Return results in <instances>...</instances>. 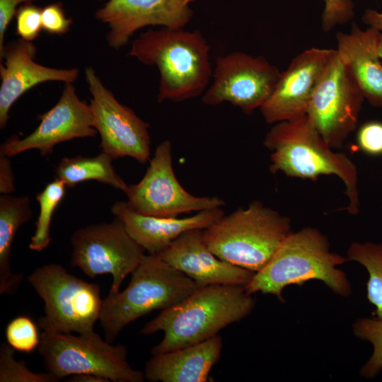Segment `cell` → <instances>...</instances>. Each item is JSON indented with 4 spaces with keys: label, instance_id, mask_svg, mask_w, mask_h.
Returning <instances> with one entry per match:
<instances>
[{
    "label": "cell",
    "instance_id": "6da1fadb",
    "mask_svg": "<svg viewBox=\"0 0 382 382\" xmlns=\"http://www.w3.org/2000/svg\"><path fill=\"white\" fill-rule=\"evenodd\" d=\"M255 300L244 286L212 284L197 288L179 303L161 312L141 329L142 335L164 333L151 349L158 354L190 346L218 335L249 316Z\"/></svg>",
    "mask_w": 382,
    "mask_h": 382
},
{
    "label": "cell",
    "instance_id": "7a4b0ae2",
    "mask_svg": "<svg viewBox=\"0 0 382 382\" xmlns=\"http://www.w3.org/2000/svg\"><path fill=\"white\" fill-rule=\"evenodd\" d=\"M210 47L199 30L163 27L142 33L128 55L158 67L157 100L182 102L200 96L212 75Z\"/></svg>",
    "mask_w": 382,
    "mask_h": 382
},
{
    "label": "cell",
    "instance_id": "3957f363",
    "mask_svg": "<svg viewBox=\"0 0 382 382\" xmlns=\"http://www.w3.org/2000/svg\"><path fill=\"white\" fill-rule=\"evenodd\" d=\"M347 261V257L330 251L328 238L322 232L305 227L286 236L245 289L250 294L261 292L284 301L286 286L315 279L323 282L337 295L347 297L352 294L351 283L337 267Z\"/></svg>",
    "mask_w": 382,
    "mask_h": 382
},
{
    "label": "cell",
    "instance_id": "277c9868",
    "mask_svg": "<svg viewBox=\"0 0 382 382\" xmlns=\"http://www.w3.org/2000/svg\"><path fill=\"white\" fill-rule=\"evenodd\" d=\"M265 146L271 151L270 170L315 180L320 175H335L345 186L346 209L359 212L358 172L344 153L335 152L310 122L307 115L275 123L267 134Z\"/></svg>",
    "mask_w": 382,
    "mask_h": 382
},
{
    "label": "cell",
    "instance_id": "5b68a950",
    "mask_svg": "<svg viewBox=\"0 0 382 382\" xmlns=\"http://www.w3.org/2000/svg\"><path fill=\"white\" fill-rule=\"evenodd\" d=\"M291 232L288 217L254 201L222 216L202 230V238L219 258L256 273Z\"/></svg>",
    "mask_w": 382,
    "mask_h": 382
},
{
    "label": "cell",
    "instance_id": "8992f818",
    "mask_svg": "<svg viewBox=\"0 0 382 382\" xmlns=\"http://www.w3.org/2000/svg\"><path fill=\"white\" fill-rule=\"evenodd\" d=\"M131 274L122 291L109 294L103 301L99 320L111 343L132 322L179 303L197 289L190 278L156 255H145Z\"/></svg>",
    "mask_w": 382,
    "mask_h": 382
},
{
    "label": "cell",
    "instance_id": "52a82bcc",
    "mask_svg": "<svg viewBox=\"0 0 382 382\" xmlns=\"http://www.w3.org/2000/svg\"><path fill=\"white\" fill-rule=\"evenodd\" d=\"M28 281L45 303V314L37 320L43 332L94 331L103 301L98 284L86 282L55 263L37 267Z\"/></svg>",
    "mask_w": 382,
    "mask_h": 382
},
{
    "label": "cell",
    "instance_id": "ba28073f",
    "mask_svg": "<svg viewBox=\"0 0 382 382\" xmlns=\"http://www.w3.org/2000/svg\"><path fill=\"white\" fill-rule=\"evenodd\" d=\"M47 371L58 381L79 374H92L113 382H144V373L127 360L123 345L103 340L94 331L78 334L42 332L37 347Z\"/></svg>",
    "mask_w": 382,
    "mask_h": 382
},
{
    "label": "cell",
    "instance_id": "9c48e42d",
    "mask_svg": "<svg viewBox=\"0 0 382 382\" xmlns=\"http://www.w3.org/2000/svg\"><path fill=\"white\" fill-rule=\"evenodd\" d=\"M71 243L72 267L91 278L111 274L110 294L120 291L124 279L138 267L146 252L117 218L79 228L72 234Z\"/></svg>",
    "mask_w": 382,
    "mask_h": 382
},
{
    "label": "cell",
    "instance_id": "30bf717a",
    "mask_svg": "<svg viewBox=\"0 0 382 382\" xmlns=\"http://www.w3.org/2000/svg\"><path fill=\"white\" fill-rule=\"evenodd\" d=\"M125 194L127 203L134 211L160 217L221 208L225 204L217 196H195L182 187L173 170L169 140L157 146L144 177L128 185Z\"/></svg>",
    "mask_w": 382,
    "mask_h": 382
},
{
    "label": "cell",
    "instance_id": "8fae6325",
    "mask_svg": "<svg viewBox=\"0 0 382 382\" xmlns=\"http://www.w3.org/2000/svg\"><path fill=\"white\" fill-rule=\"evenodd\" d=\"M364 95L337 51L322 76L306 115L332 149H340L355 130Z\"/></svg>",
    "mask_w": 382,
    "mask_h": 382
},
{
    "label": "cell",
    "instance_id": "7c38bea8",
    "mask_svg": "<svg viewBox=\"0 0 382 382\" xmlns=\"http://www.w3.org/2000/svg\"><path fill=\"white\" fill-rule=\"evenodd\" d=\"M212 76L202 102L207 105L230 103L250 115L270 98L280 72L263 57L233 52L216 59Z\"/></svg>",
    "mask_w": 382,
    "mask_h": 382
},
{
    "label": "cell",
    "instance_id": "4fadbf2b",
    "mask_svg": "<svg viewBox=\"0 0 382 382\" xmlns=\"http://www.w3.org/2000/svg\"><path fill=\"white\" fill-rule=\"evenodd\" d=\"M85 76L92 96L89 105L93 127L100 136L101 151L114 159L129 156L145 163L151 151L149 125L115 98L92 67L86 68Z\"/></svg>",
    "mask_w": 382,
    "mask_h": 382
},
{
    "label": "cell",
    "instance_id": "5bb4252c",
    "mask_svg": "<svg viewBox=\"0 0 382 382\" xmlns=\"http://www.w3.org/2000/svg\"><path fill=\"white\" fill-rule=\"evenodd\" d=\"M38 127L25 138L13 135L0 146V154L12 157L30 149H37L45 156L62 142L76 138L96 137L89 105L81 101L74 86L65 83L58 102L39 117Z\"/></svg>",
    "mask_w": 382,
    "mask_h": 382
},
{
    "label": "cell",
    "instance_id": "9a60e30c",
    "mask_svg": "<svg viewBox=\"0 0 382 382\" xmlns=\"http://www.w3.org/2000/svg\"><path fill=\"white\" fill-rule=\"evenodd\" d=\"M336 50L312 47L296 55L260 108L269 124L306 115L314 92Z\"/></svg>",
    "mask_w": 382,
    "mask_h": 382
},
{
    "label": "cell",
    "instance_id": "2e32d148",
    "mask_svg": "<svg viewBox=\"0 0 382 382\" xmlns=\"http://www.w3.org/2000/svg\"><path fill=\"white\" fill-rule=\"evenodd\" d=\"M195 1L108 0L98 8L95 16L109 28L108 45L119 50L145 26L183 28L192 18L190 4Z\"/></svg>",
    "mask_w": 382,
    "mask_h": 382
},
{
    "label": "cell",
    "instance_id": "e0dca14e",
    "mask_svg": "<svg viewBox=\"0 0 382 382\" xmlns=\"http://www.w3.org/2000/svg\"><path fill=\"white\" fill-rule=\"evenodd\" d=\"M156 255L190 278L197 288L212 284L245 286L255 274L216 257L205 244L202 229L185 232Z\"/></svg>",
    "mask_w": 382,
    "mask_h": 382
},
{
    "label": "cell",
    "instance_id": "ac0fdd59",
    "mask_svg": "<svg viewBox=\"0 0 382 382\" xmlns=\"http://www.w3.org/2000/svg\"><path fill=\"white\" fill-rule=\"evenodd\" d=\"M37 48L32 41L20 38L5 45L0 54V128L4 129L13 103L28 90L49 81L71 83L79 74L78 69H54L34 62Z\"/></svg>",
    "mask_w": 382,
    "mask_h": 382
},
{
    "label": "cell",
    "instance_id": "d6986e66",
    "mask_svg": "<svg viewBox=\"0 0 382 382\" xmlns=\"http://www.w3.org/2000/svg\"><path fill=\"white\" fill-rule=\"evenodd\" d=\"M111 212L149 255L158 254L186 231L207 228L224 215L221 208H216L184 218L149 216L137 212L123 201L115 202Z\"/></svg>",
    "mask_w": 382,
    "mask_h": 382
},
{
    "label": "cell",
    "instance_id": "ffe728a7",
    "mask_svg": "<svg viewBox=\"0 0 382 382\" xmlns=\"http://www.w3.org/2000/svg\"><path fill=\"white\" fill-rule=\"evenodd\" d=\"M381 32L369 27L361 30L353 23L349 33L336 34L337 53L347 66L364 99L382 108V64L378 54Z\"/></svg>",
    "mask_w": 382,
    "mask_h": 382
},
{
    "label": "cell",
    "instance_id": "44dd1931",
    "mask_svg": "<svg viewBox=\"0 0 382 382\" xmlns=\"http://www.w3.org/2000/svg\"><path fill=\"white\" fill-rule=\"evenodd\" d=\"M222 347V339L217 335L190 346L154 354L145 365V379L151 382L208 381Z\"/></svg>",
    "mask_w": 382,
    "mask_h": 382
},
{
    "label": "cell",
    "instance_id": "7402d4cb",
    "mask_svg": "<svg viewBox=\"0 0 382 382\" xmlns=\"http://www.w3.org/2000/svg\"><path fill=\"white\" fill-rule=\"evenodd\" d=\"M28 196H0V294H14L23 280L11 267V251L18 228L33 216Z\"/></svg>",
    "mask_w": 382,
    "mask_h": 382
},
{
    "label": "cell",
    "instance_id": "603a6c76",
    "mask_svg": "<svg viewBox=\"0 0 382 382\" xmlns=\"http://www.w3.org/2000/svg\"><path fill=\"white\" fill-rule=\"evenodd\" d=\"M113 160L111 156L103 151L92 157H64L55 168L56 178L69 188L83 181L97 180L125 192L128 185L115 170L112 164Z\"/></svg>",
    "mask_w": 382,
    "mask_h": 382
},
{
    "label": "cell",
    "instance_id": "cb8c5ba5",
    "mask_svg": "<svg viewBox=\"0 0 382 382\" xmlns=\"http://www.w3.org/2000/svg\"><path fill=\"white\" fill-rule=\"evenodd\" d=\"M347 257L366 268L369 274L366 296L376 308L375 317L382 319V243L354 242L348 248Z\"/></svg>",
    "mask_w": 382,
    "mask_h": 382
},
{
    "label": "cell",
    "instance_id": "d4e9b609",
    "mask_svg": "<svg viewBox=\"0 0 382 382\" xmlns=\"http://www.w3.org/2000/svg\"><path fill=\"white\" fill-rule=\"evenodd\" d=\"M66 186L60 180L46 185L36 195L40 206L39 215L35 222V230L29 243L31 250L41 252L47 248L51 241L50 225L54 212L66 195Z\"/></svg>",
    "mask_w": 382,
    "mask_h": 382
},
{
    "label": "cell",
    "instance_id": "484cf974",
    "mask_svg": "<svg viewBox=\"0 0 382 382\" xmlns=\"http://www.w3.org/2000/svg\"><path fill=\"white\" fill-rule=\"evenodd\" d=\"M353 333L358 339L369 342L372 354L360 371V375L366 378L376 377L382 371V319L376 317L361 318L353 325Z\"/></svg>",
    "mask_w": 382,
    "mask_h": 382
},
{
    "label": "cell",
    "instance_id": "4316f807",
    "mask_svg": "<svg viewBox=\"0 0 382 382\" xmlns=\"http://www.w3.org/2000/svg\"><path fill=\"white\" fill-rule=\"evenodd\" d=\"M15 350L7 343L0 346V382H57L48 371L35 373L31 371L23 360L15 358Z\"/></svg>",
    "mask_w": 382,
    "mask_h": 382
},
{
    "label": "cell",
    "instance_id": "83f0119b",
    "mask_svg": "<svg viewBox=\"0 0 382 382\" xmlns=\"http://www.w3.org/2000/svg\"><path fill=\"white\" fill-rule=\"evenodd\" d=\"M5 336L6 343L15 351L30 353L38 347L41 335L29 316H18L7 324Z\"/></svg>",
    "mask_w": 382,
    "mask_h": 382
},
{
    "label": "cell",
    "instance_id": "f1b7e54d",
    "mask_svg": "<svg viewBox=\"0 0 382 382\" xmlns=\"http://www.w3.org/2000/svg\"><path fill=\"white\" fill-rule=\"evenodd\" d=\"M41 12V8L32 4H24L17 9L16 33L21 38L32 41L39 35L42 28Z\"/></svg>",
    "mask_w": 382,
    "mask_h": 382
},
{
    "label": "cell",
    "instance_id": "f546056e",
    "mask_svg": "<svg viewBox=\"0 0 382 382\" xmlns=\"http://www.w3.org/2000/svg\"><path fill=\"white\" fill-rule=\"evenodd\" d=\"M322 13V28L329 32L338 24L346 23L354 16L352 0H324Z\"/></svg>",
    "mask_w": 382,
    "mask_h": 382
},
{
    "label": "cell",
    "instance_id": "4dcf8cb0",
    "mask_svg": "<svg viewBox=\"0 0 382 382\" xmlns=\"http://www.w3.org/2000/svg\"><path fill=\"white\" fill-rule=\"evenodd\" d=\"M357 144L365 154L382 155V122L369 121L363 124L357 132Z\"/></svg>",
    "mask_w": 382,
    "mask_h": 382
},
{
    "label": "cell",
    "instance_id": "1f68e13d",
    "mask_svg": "<svg viewBox=\"0 0 382 382\" xmlns=\"http://www.w3.org/2000/svg\"><path fill=\"white\" fill-rule=\"evenodd\" d=\"M42 29L52 34L63 35L69 30L72 20L67 18L62 3L50 4L41 12Z\"/></svg>",
    "mask_w": 382,
    "mask_h": 382
},
{
    "label": "cell",
    "instance_id": "d6a6232c",
    "mask_svg": "<svg viewBox=\"0 0 382 382\" xmlns=\"http://www.w3.org/2000/svg\"><path fill=\"white\" fill-rule=\"evenodd\" d=\"M36 0H0V54L4 48V35L6 28L16 13L17 6L22 3L32 4Z\"/></svg>",
    "mask_w": 382,
    "mask_h": 382
},
{
    "label": "cell",
    "instance_id": "836d02e7",
    "mask_svg": "<svg viewBox=\"0 0 382 382\" xmlns=\"http://www.w3.org/2000/svg\"><path fill=\"white\" fill-rule=\"evenodd\" d=\"M15 190V177L10 157L0 154V193L10 195Z\"/></svg>",
    "mask_w": 382,
    "mask_h": 382
},
{
    "label": "cell",
    "instance_id": "e575fe53",
    "mask_svg": "<svg viewBox=\"0 0 382 382\" xmlns=\"http://www.w3.org/2000/svg\"><path fill=\"white\" fill-rule=\"evenodd\" d=\"M361 20L369 27H372L382 32V11L367 8L365 10Z\"/></svg>",
    "mask_w": 382,
    "mask_h": 382
},
{
    "label": "cell",
    "instance_id": "d590c367",
    "mask_svg": "<svg viewBox=\"0 0 382 382\" xmlns=\"http://www.w3.org/2000/svg\"><path fill=\"white\" fill-rule=\"evenodd\" d=\"M66 381L70 382H109L110 381L102 376L92 374H79L69 376Z\"/></svg>",
    "mask_w": 382,
    "mask_h": 382
},
{
    "label": "cell",
    "instance_id": "8d00e7d4",
    "mask_svg": "<svg viewBox=\"0 0 382 382\" xmlns=\"http://www.w3.org/2000/svg\"><path fill=\"white\" fill-rule=\"evenodd\" d=\"M378 54L380 58L382 59V32L380 34V40L378 45Z\"/></svg>",
    "mask_w": 382,
    "mask_h": 382
}]
</instances>
